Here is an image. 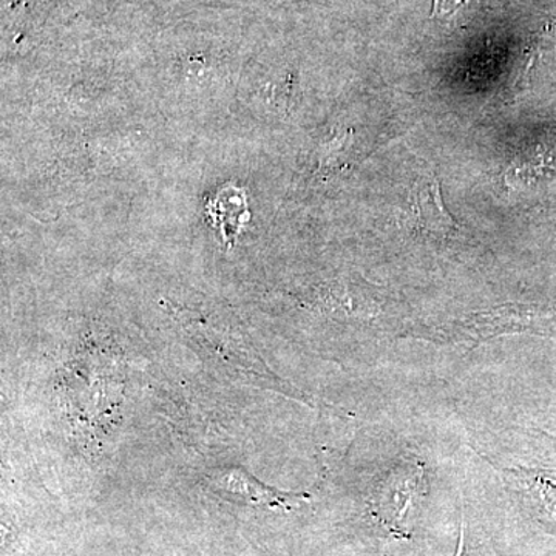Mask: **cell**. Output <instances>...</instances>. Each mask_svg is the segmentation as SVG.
<instances>
[{"instance_id": "1", "label": "cell", "mask_w": 556, "mask_h": 556, "mask_svg": "<svg viewBox=\"0 0 556 556\" xmlns=\"http://www.w3.org/2000/svg\"><path fill=\"white\" fill-rule=\"evenodd\" d=\"M214 485L219 492L228 493L229 496L239 497V500L248 501L251 504H266L269 507H289V501L303 497L302 495L277 492L240 468H233V470L219 475L214 479Z\"/></svg>"}, {"instance_id": "2", "label": "cell", "mask_w": 556, "mask_h": 556, "mask_svg": "<svg viewBox=\"0 0 556 556\" xmlns=\"http://www.w3.org/2000/svg\"><path fill=\"white\" fill-rule=\"evenodd\" d=\"M413 208L420 228L433 233H450L455 230V222L450 218L442 203L441 189L437 178L424 177L413 190Z\"/></svg>"}, {"instance_id": "3", "label": "cell", "mask_w": 556, "mask_h": 556, "mask_svg": "<svg viewBox=\"0 0 556 556\" xmlns=\"http://www.w3.org/2000/svg\"><path fill=\"white\" fill-rule=\"evenodd\" d=\"M207 217L212 219L226 243H232L249 217L247 195L243 190L233 188L222 190L217 199L207 204Z\"/></svg>"}, {"instance_id": "4", "label": "cell", "mask_w": 556, "mask_h": 556, "mask_svg": "<svg viewBox=\"0 0 556 556\" xmlns=\"http://www.w3.org/2000/svg\"><path fill=\"white\" fill-rule=\"evenodd\" d=\"M468 0H433V16H450L456 13L457 10L463 9Z\"/></svg>"}, {"instance_id": "5", "label": "cell", "mask_w": 556, "mask_h": 556, "mask_svg": "<svg viewBox=\"0 0 556 556\" xmlns=\"http://www.w3.org/2000/svg\"><path fill=\"white\" fill-rule=\"evenodd\" d=\"M464 552H466V527L463 525V530H460L459 546H457L455 556H464Z\"/></svg>"}]
</instances>
